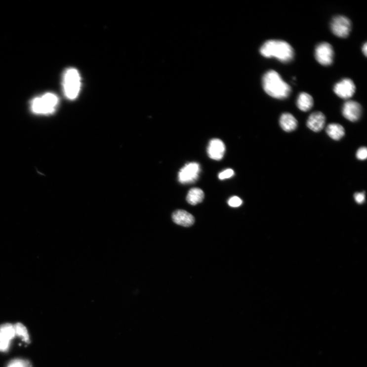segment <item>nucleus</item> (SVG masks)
Returning a JSON list of instances; mask_svg holds the SVG:
<instances>
[{"label": "nucleus", "mask_w": 367, "mask_h": 367, "mask_svg": "<svg viewBox=\"0 0 367 367\" xmlns=\"http://www.w3.org/2000/svg\"><path fill=\"white\" fill-rule=\"evenodd\" d=\"M262 85L264 91L270 97L277 99L283 100L288 98L291 92V87L274 70H270L264 74Z\"/></svg>", "instance_id": "nucleus-1"}, {"label": "nucleus", "mask_w": 367, "mask_h": 367, "mask_svg": "<svg viewBox=\"0 0 367 367\" xmlns=\"http://www.w3.org/2000/svg\"><path fill=\"white\" fill-rule=\"evenodd\" d=\"M261 54L266 58H275L282 62L288 63L294 56V52L291 45L281 40H269L261 46Z\"/></svg>", "instance_id": "nucleus-2"}, {"label": "nucleus", "mask_w": 367, "mask_h": 367, "mask_svg": "<svg viewBox=\"0 0 367 367\" xmlns=\"http://www.w3.org/2000/svg\"><path fill=\"white\" fill-rule=\"evenodd\" d=\"M58 98L53 93H45L33 100L30 104L32 111L37 115H49L55 111Z\"/></svg>", "instance_id": "nucleus-3"}, {"label": "nucleus", "mask_w": 367, "mask_h": 367, "mask_svg": "<svg viewBox=\"0 0 367 367\" xmlns=\"http://www.w3.org/2000/svg\"><path fill=\"white\" fill-rule=\"evenodd\" d=\"M62 85L67 98L71 100L76 99L82 85L81 77L78 71L74 68L67 70L63 75Z\"/></svg>", "instance_id": "nucleus-4"}, {"label": "nucleus", "mask_w": 367, "mask_h": 367, "mask_svg": "<svg viewBox=\"0 0 367 367\" xmlns=\"http://www.w3.org/2000/svg\"><path fill=\"white\" fill-rule=\"evenodd\" d=\"M330 28L334 35L339 38H345L349 36L352 30V23L344 16L338 15L332 19Z\"/></svg>", "instance_id": "nucleus-5"}, {"label": "nucleus", "mask_w": 367, "mask_h": 367, "mask_svg": "<svg viewBox=\"0 0 367 367\" xmlns=\"http://www.w3.org/2000/svg\"><path fill=\"white\" fill-rule=\"evenodd\" d=\"M315 56L321 65L324 66L331 65L334 57L332 46L326 42L319 43L316 47Z\"/></svg>", "instance_id": "nucleus-6"}, {"label": "nucleus", "mask_w": 367, "mask_h": 367, "mask_svg": "<svg viewBox=\"0 0 367 367\" xmlns=\"http://www.w3.org/2000/svg\"><path fill=\"white\" fill-rule=\"evenodd\" d=\"M201 171L200 165L196 163L186 164L178 174V180L182 184H188L196 182Z\"/></svg>", "instance_id": "nucleus-7"}, {"label": "nucleus", "mask_w": 367, "mask_h": 367, "mask_svg": "<svg viewBox=\"0 0 367 367\" xmlns=\"http://www.w3.org/2000/svg\"><path fill=\"white\" fill-rule=\"evenodd\" d=\"M356 85L352 80L344 79L335 84L333 91L342 99H348L352 97L356 92Z\"/></svg>", "instance_id": "nucleus-8"}, {"label": "nucleus", "mask_w": 367, "mask_h": 367, "mask_svg": "<svg viewBox=\"0 0 367 367\" xmlns=\"http://www.w3.org/2000/svg\"><path fill=\"white\" fill-rule=\"evenodd\" d=\"M15 337L13 325L6 323L0 325V352H7L11 341Z\"/></svg>", "instance_id": "nucleus-9"}, {"label": "nucleus", "mask_w": 367, "mask_h": 367, "mask_svg": "<svg viewBox=\"0 0 367 367\" xmlns=\"http://www.w3.org/2000/svg\"><path fill=\"white\" fill-rule=\"evenodd\" d=\"M362 109L361 105L357 102L348 101L343 105L342 114L350 122L358 121L362 115Z\"/></svg>", "instance_id": "nucleus-10"}, {"label": "nucleus", "mask_w": 367, "mask_h": 367, "mask_svg": "<svg viewBox=\"0 0 367 367\" xmlns=\"http://www.w3.org/2000/svg\"><path fill=\"white\" fill-rule=\"evenodd\" d=\"M226 151V147L221 140L214 138L212 139L207 149V153L209 157L214 161H220L224 156Z\"/></svg>", "instance_id": "nucleus-11"}, {"label": "nucleus", "mask_w": 367, "mask_h": 367, "mask_svg": "<svg viewBox=\"0 0 367 367\" xmlns=\"http://www.w3.org/2000/svg\"><path fill=\"white\" fill-rule=\"evenodd\" d=\"M326 117L321 112H315L309 117L307 125L309 128L315 132L321 131L325 127Z\"/></svg>", "instance_id": "nucleus-12"}, {"label": "nucleus", "mask_w": 367, "mask_h": 367, "mask_svg": "<svg viewBox=\"0 0 367 367\" xmlns=\"http://www.w3.org/2000/svg\"><path fill=\"white\" fill-rule=\"evenodd\" d=\"M172 218L173 222L177 225L185 227L193 226L195 221L193 215L183 210H178L174 212Z\"/></svg>", "instance_id": "nucleus-13"}, {"label": "nucleus", "mask_w": 367, "mask_h": 367, "mask_svg": "<svg viewBox=\"0 0 367 367\" xmlns=\"http://www.w3.org/2000/svg\"><path fill=\"white\" fill-rule=\"evenodd\" d=\"M297 124L296 119L289 113L283 114L280 119V124L282 129L287 132L294 131L297 128Z\"/></svg>", "instance_id": "nucleus-14"}, {"label": "nucleus", "mask_w": 367, "mask_h": 367, "mask_svg": "<svg viewBox=\"0 0 367 367\" xmlns=\"http://www.w3.org/2000/svg\"><path fill=\"white\" fill-rule=\"evenodd\" d=\"M297 106L301 111L307 112L313 106L314 100L310 94L306 92H301L297 100Z\"/></svg>", "instance_id": "nucleus-15"}, {"label": "nucleus", "mask_w": 367, "mask_h": 367, "mask_svg": "<svg viewBox=\"0 0 367 367\" xmlns=\"http://www.w3.org/2000/svg\"><path fill=\"white\" fill-rule=\"evenodd\" d=\"M327 135L334 140H339L345 135L343 126L338 123H331L327 125L326 129Z\"/></svg>", "instance_id": "nucleus-16"}, {"label": "nucleus", "mask_w": 367, "mask_h": 367, "mask_svg": "<svg viewBox=\"0 0 367 367\" xmlns=\"http://www.w3.org/2000/svg\"><path fill=\"white\" fill-rule=\"evenodd\" d=\"M203 191L199 188L191 189L188 193L186 200L191 205H196L203 202L204 199Z\"/></svg>", "instance_id": "nucleus-17"}, {"label": "nucleus", "mask_w": 367, "mask_h": 367, "mask_svg": "<svg viewBox=\"0 0 367 367\" xmlns=\"http://www.w3.org/2000/svg\"><path fill=\"white\" fill-rule=\"evenodd\" d=\"M15 336L21 337L22 341L30 344L29 334L26 327L22 324L18 323L13 325Z\"/></svg>", "instance_id": "nucleus-18"}, {"label": "nucleus", "mask_w": 367, "mask_h": 367, "mask_svg": "<svg viewBox=\"0 0 367 367\" xmlns=\"http://www.w3.org/2000/svg\"><path fill=\"white\" fill-rule=\"evenodd\" d=\"M234 171L232 169H227L220 172L218 175V178L220 180H225L229 179L233 176Z\"/></svg>", "instance_id": "nucleus-19"}, {"label": "nucleus", "mask_w": 367, "mask_h": 367, "mask_svg": "<svg viewBox=\"0 0 367 367\" xmlns=\"http://www.w3.org/2000/svg\"><path fill=\"white\" fill-rule=\"evenodd\" d=\"M243 204V201L241 199L239 198L238 197H233L229 199L228 201V204L230 206L234 207V208H236V207H238L239 206H241Z\"/></svg>", "instance_id": "nucleus-20"}, {"label": "nucleus", "mask_w": 367, "mask_h": 367, "mask_svg": "<svg viewBox=\"0 0 367 367\" xmlns=\"http://www.w3.org/2000/svg\"><path fill=\"white\" fill-rule=\"evenodd\" d=\"M357 157L358 159L361 161H364L367 157V150L366 147H362L360 148L356 154Z\"/></svg>", "instance_id": "nucleus-21"}, {"label": "nucleus", "mask_w": 367, "mask_h": 367, "mask_svg": "<svg viewBox=\"0 0 367 367\" xmlns=\"http://www.w3.org/2000/svg\"><path fill=\"white\" fill-rule=\"evenodd\" d=\"M355 199L357 203L360 204H363L365 201V193H356L355 195Z\"/></svg>", "instance_id": "nucleus-22"}, {"label": "nucleus", "mask_w": 367, "mask_h": 367, "mask_svg": "<svg viewBox=\"0 0 367 367\" xmlns=\"http://www.w3.org/2000/svg\"><path fill=\"white\" fill-rule=\"evenodd\" d=\"M20 362H12L8 367H24L23 365Z\"/></svg>", "instance_id": "nucleus-23"}, {"label": "nucleus", "mask_w": 367, "mask_h": 367, "mask_svg": "<svg viewBox=\"0 0 367 367\" xmlns=\"http://www.w3.org/2000/svg\"><path fill=\"white\" fill-rule=\"evenodd\" d=\"M362 50L364 54L367 56V44L366 42L365 43V44L363 45Z\"/></svg>", "instance_id": "nucleus-24"}]
</instances>
